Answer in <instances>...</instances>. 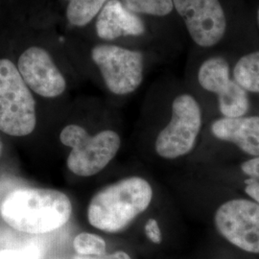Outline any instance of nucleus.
<instances>
[{"instance_id":"nucleus-13","label":"nucleus","mask_w":259,"mask_h":259,"mask_svg":"<svg viewBox=\"0 0 259 259\" xmlns=\"http://www.w3.org/2000/svg\"><path fill=\"white\" fill-rule=\"evenodd\" d=\"M218 106L223 117L235 118L245 116L249 111L250 101L248 92L234 79L217 95Z\"/></svg>"},{"instance_id":"nucleus-9","label":"nucleus","mask_w":259,"mask_h":259,"mask_svg":"<svg viewBox=\"0 0 259 259\" xmlns=\"http://www.w3.org/2000/svg\"><path fill=\"white\" fill-rule=\"evenodd\" d=\"M18 69L28 88L42 97L55 98L65 91V77L44 48L26 49L19 57Z\"/></svg>"},{"instance_id":"nucleus-3","label":"nucleus","mask_w":259,"mask_h":259,"mask_svg":"<svg viewBox=\"0 0 259 259\" xmlns=\"http://www.w3.org/2000/svg\"><path fill=\"white\" fill-rule=\"evenodd\" d=\"M61 142L71 152L66 165L79 177H92L101 172L116 156L121 146L119 135L111 130H105L90 136L83 127L70 124L60 135Z\"/></svg>"},{"instance_id":"nucleus-16","label":"nucleus","mask_w":259,"mask_h":259,"mask_svg":"<svg viewBox=\"0 0 259 259\" xmlns=\"http://www.w3.org/2000/svg\"><path fill=\"white\" fill-rule=\"evenodd\" d=\"M73 249L76 253L81 256H95L101 258L106 255L107 244L102 237L97 234L81 232L73 239Z\"/></svg>"},{"instance_id":"nucleus-8","label":"nucleus","mask_w":259,"mask_h":259,"mask_svg":"<svg viewBox=\"0 0 259 259\" xmlns=\"http://www.w3.org/2000/svg\"><path fill=\"white\" fill-rule=\"evenodd\" d=\"M173 4L197 46L209 48L222 40L227 19L219 0H173Z\"/></svg>"},{"instance_id":"nucleus-19","label":"nucleus","mask_w":259,"mask_h":259,"mask_svg":"<svg viewBox=\"0 0 259 259\" xmlns=\"http://www.w3.org/2000/svg\"><path fill=\"white\" fill-rule=\"evenodd\" d=\"M144 232L149 240L154 244H160L162 241V234L159 224L155 218L148 219L144 225Z\"/></svg>"},{"instance_id":"nucleus-10","label":"nucleus","mask_w":259,"mask_h":259,"mask_svg":"<svg viewBox=\"0 0 259 259\" xmlns=\"http://www.w3.org/2000/svg\"><path fill=\"white\" fill-rule=\"evenodd\" d=\"M97 36L106 40L142 36L146 27L142 19L130 11L121 0H109L96 20Z\"/></svg>"},{"instance_id":"nucleus-11","label":"nucleus","mask_w":259,"mask_h":259,"mask_svg":"<svg viewBox=\"0 0 259 259\" xmlns=\"http://www.w3.org/2000/svg\"><path fill=\"white\" fill-rule=\"evenodd\" d=\"M211 133L216 139L233 143L250 156L259 157V116L216 119L211 124Z\"/></svg>"},{"instance_id":"nucleus-18","label":"nucleus","mask_w":259,"mask_h":259,"mask_svg":"<svg viewBox=\"0 0 259 259\" xmlns=\"http://www.w3.org/2000/svg\"><path fill=\"white\" fill-rule=\"evenodd\" d=\"M241 170L249 178L245 181V192L259 204V157H253L243 162Z\"/></svg>"},{"instance_id":"nucleus-6","label":"nucleus","mask_w":259,"mask_h":259,"mask_svg":"<svg viewBox=\"0 0 259 259\" xmlns=\"http://www.w3.org/2000/svg\"><path fill=\"white\" fill-rule=\"evenodd\" d=\"M92 58L111 93L127 95L136 92L142 83L144 58L141 52L101 45L93 47Z\"/></svg>"},{"instance_id":"nucleus-20","label":"nucleus","mask_w":259,"mask_h":259,"mask_svg":"<svg viewBox=\"0 0 259 259\" xmlns=\"http://www.w3.org/2000/svg\"><path fill=\"white\" fill-rule=\"evenodd\" d=\"M0 259H34V257L26 251L5 250L0 251Z\"/></svg>"},{"instance_id":"nucleus-21","label":"nucleus","mask_w":259,"mask_h":259,"mask_svg":"<svg viewBox=\"0 0 259 259\" xmlns=\"http://www.w3.org/2000/svg\"><path fill=\"white\" fill-rule=\"evenodd\" d=\"M100 259H132L129 254L126 251L123 250H117L110 254H106Z\"/></svg>"},{"instance_id":"nucleus-23","label":"nucleus","mask_w":259,"mask_h":259,"mask_svg":"<svg viewBox=\"0 0 259 259\" xmlns=\"http://www.w3.org/2000/svg\"><path fill=\"white\" fill-rule=\"evenodd\" d=\"M1 152H2V144L0 142V155H1Z\"/></svg>"},{"instance_id":"nucleus-22","label":"nucleus","mask_w":259,"mask_h":259,"mask_svg":"<svg viewBox=\"0 0 259 259\" xmlns=\"http://www.w3.org/2000/svg\"><path fill=\"white\" fill-rule=\"evenodd\" d=\"M75 259H100V258H93V257H89V256H81V255H79V256H77Z\"/></svg>"},{"instance_id":"nucleus-1","label":"nucleus","mask_w":259,"mask_h":259,"mask_svg":"<svg viewBox=\"0 0 259 259\" xmlns=\"http://www.w3.org/2000/svg\"><path fill=\"white\" fill-rule=\"evenodd\" d=\"M2 219L18 232L44 234L54 232L69 221L70 199L48 188H26L10 193L0 205Z\"/></svg>"},{"instance_id":"nucleus-15","label":"nucleus","mask_w":259,"mask_h":259,"mask_svg":"<svg viewBox=\"0 0 259 259\" xmlns=\"http://www.w3.org/2000/svg\"><path fill=\"white\" fill-rule=\"evenodd\" d=\"M109 0H68L66 18L70 24L83 27L88 25Z\"/></svg>"},{"instance_id":"nucleus-17","label":"nucleus","mask_w":259,"mask_h":259,"mask_svg":"<svg viewBox=\"0 0 259 259\" xmlns=\"http://www.w3.org/2000/svg\"><path fill=\"white\" fill-rule=\"evenodd\" d=\"M133 13L153 17H166L174 10L173 0H121Z\"/></svg>"},{"instance_id":"nucleus-5","label":"nucleus","mask_w":259,"mask_h":259,"mask_svg":"<svg viewBox=\"0 0 259 259\" xmlns=\"http://www.w3.org/2000/svg\"><path fill=\"white\" fill-rule=\"evenodd\" d=\"M203 126V113L200 104L188 93L173 100L171 118L156 139L157 156L173 160L187 156L195 148Z\"/></svg>"},{"instance_id":"nucleus-24","label":"nucleus","mask_w":259,"mask_h":259,"mask_svg":"<svg viewBox=\"0 0 259 259\" xmlns=\"http://www.w3.org/2000/svg\"><path fill=\"white\" fill-rule=\"evenodd\" d=\"M257 19H258V24H259V7H258V11H257Z\"/></svg>"},{"instance_id":"nucleus-7","label":"nucleus","mask_w":259,"mask_h":259,"mask_svg":"<svg viewBox=\"0 0 259 259\" xmlns=\"http://www.w3.org/2000/svg\"><path fill=\"white\" fill-rule=\"evenodd\" d=\"M214 225L223 237L241 250L259 253V204L233 199L214 213Z\"/></svg>"},{"instance_id":"nucleus-4","label":"nucleus","mask_w":259,"mask_h":259,"mask_svg":"<svg viewBox=\"0 0 259 259\" xmlns=\"http://www.w3.org/2000/svg\"><path fill=\"white\" fill-rule=\"evenodd\" d=\"M36 103L18 67L0 60V130L13 137H25L36 127Z\"/></svg>"},{"instance_id":"nucleus-12","label":"nucleus","mask_w":259,"mask_h":259,"mask_svg":"<svg viewBox=\"0 0 259 259\" xmlns=\"http://www.w3.org/2000/svg\"><path fill=\"white\" fill-rule=\"evenodd\" d=\"M198 82L204 91L218 95L228 87L231 78L230 65L223 57L205 60L198 70Z\"/></svg>"},{"instance_id":"nucleus-2","label":"nucleus","mask_w":259,"mask_h":259,"mask_svg":"<svg viewBox=\"0 0 259 259\" xmlns=\"http://www.w3.org/2000/svg\"><path fill=\"white\" fill-rule=\"evenodd\" d=\"M153 198V187L144 178L122 179L93 196L88 207V220L99 231L121 232L148 209Z\"/></svg>"},{"instance_id":"nucleus-14","label":"nucleus","mask_w":259,"mask_h":259,"mask_svg":"<svg viewBox=\"0 0 259 259\" xmlns=\"http://www.w3.org/2000/svg\"><path fill=\"white\" fill-rule=\"evenodd\" d=\"M232 73L233 79L245 91L259 93V51L240 58Z\"/></svg>"}]
</instances>
